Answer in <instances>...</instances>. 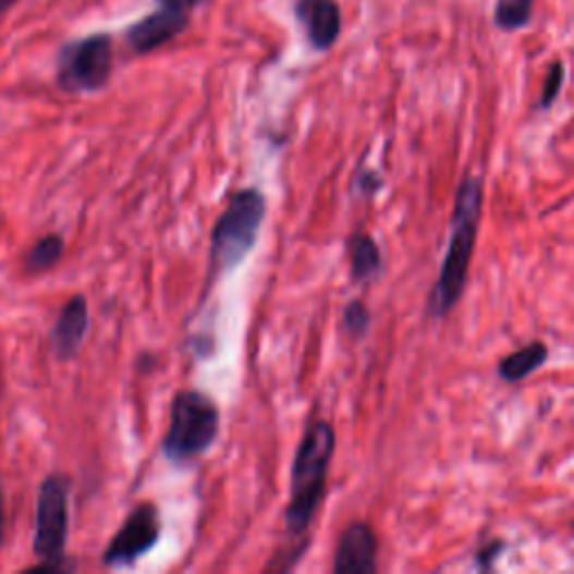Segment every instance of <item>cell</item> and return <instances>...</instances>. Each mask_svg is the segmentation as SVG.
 Masks as SVG:
<instances>
[{"label":"cell","mask_w":574,"mask_h":574,"mask_svg":"<svg viewBox=\"0 0 574 574\" xmlns=\"http://www.w3.org/2000/svg\"><path fill=\"white\" fill-rule=\"evenodd\" d=\"M65 252V241L59 234H48L38 239L25 254V272L27 274H44L59 265Z\"/></svg>","instance_id":"5bb4252c"},{"label":"cell","mask_w":574,"mask_h":574,"mask_svg":"<svg viewBox=\"0 0 574 574\" xmlns=\"http://www.w3.org/2000/svg\"><path fill=\"white\" fill-rule=\"evenodd\" d=\"M534 0H499L493 10V21L501 29L514 32L529 23Z\"/></svg>","instance_id":"9a60e30c"},{"label":"cell","mask_w":574,"mask_h":574,"mask_svg":"<svg viewBox=\"0 0 574 574\" xmlns=\"http://www.w3.org/2000/svg\"><path fill=\"white\" fill-rule=\"evenodd\" d=\"M334 449V427L328 419H313L294 453L290 501L285 508V529L296 541L313 527V521L323 503Z\"/></svg>","instance_id":"7a4b0ae2"},{"label":"cell","mask_w":574,"mask_h":574,"mask_svg":"<svg viewBox=\"0 0 574 574\" xmlns=\"http://www.w3.org/2000/svg\"><path fill=\"white\" fill-rule=\"evenodd\" d=\"M267 216V198L260 188L245 186L229 198L227 209L213 224L209 247V274L234 272L258 243Z\"/></svg>","instance_id":"3957f363"},{"label":"cell","mask_w":574,"mask_h":574,"mask_svg":"<svg viewBox=\"0 0 574 574\" xmlns=\"http://www.w3.org/2000/svg\"><path fill=\"white\" fill-rule=\"evenodd\" d=\"M220 433L218 404L196 391H178L171 402V423L162 438V451L175 465H186L207 453Z\"/></svg>","instance_id":"277c9868"},{"label":"cell","mask_w":574,"mask_h":574,"mask_svg":"<svg viewBox=\"0 0 574 574\" xmlns=\"http://www.w3.org/2000/svg\"><path fill=\"white\" fill-rule=\"evenodd\" d=\"M341 326H343V332H346L353 341H362L373 326V315L368 310V305L359 298L351 301L346 308H343Z\"/></svg>","instance_id":"2e32d148"},{"label":"cell","mask_w":574,"mask_h":574,"mask_svg":"<svg viewBox=\"0 0 574 574\" xmlns=\"http://www.w3.org/2000/svg\"><path fill=\"white\" fill-rule=\"evenodd\" d=\"M379 539L370 523L353 521L341 532L332 572L334 574H375L379 570L377 563Z\"/></svg>","instance_id":"ba28073f"},{"label":"cell","mask_w":574,"mask_h":574,"mask_svg":"<svg viewBox=\"0 0 574 574\" xmlns=\"http://www.w3.org/2000/svg\"><path fill=\"white\" fill-rule=\"evenodd\" d=\"M505 550H508V544L503 539H491V541H487L474 554L476 570H485V572L493 570L496 563H499V559L505 554Z\"/></svg>","instance_id":"ac0fdd59"},{"label":"cell","mask_w":574,"mask_h":574,"mask_svg":"<svg viewBox=\"0 0 574 574\" xmlns=\"http://www.w3.org/2000/svg\"><path fill=\"white\" fill-rule=\"evenodd\" d=\"M191 25V14L158 5L156 12H150L142 21L129 27L126 32V44L137 54H148L164 48L167 44L175 41V38L186 32Z\"/></svg>","instance_id":"9c48e42d"},{"label":"cell","mask_w":574,"mask_h":574,"mask_svg":"<svg viewBox=\"0 0 574 574\" xmlns=\"http://www.w3.org/2000/svg\"><path fill=\"white\" fill-rule=\"evenodd\" d=\"M483 180L478 175H465L455 194V205L449 222V245L440 265V274L427 298L429 317L433 319H444L447 315H451L467 290L469 267L474 260L478 229L483 220Z\"/></svg>","instance_id":"6da1fadb"},{"label":"cell","mask_w":574,"mask_h":574,"mask_svg":"<svg viewBox=\"0 0 574 574\" xmlns=\"http://www.w3.org/2000/svg\"><path fill=\"white\" fill-rule=\"evenodd\" d=\"M205 3H209V0H158V5H167L186 14H194Z\"/></svg>","instance_id":"ffe728a7"},{"label":"cell","mask_w":574,"mask_h":574,"mask_svg":"<svg viewBox=\"0 0 574 574\" xmlns=\"http://www.w3.org/2000/svg\"><path fill=\"white\" fill-rule=\"evenodd\" d=\"M70 478L65 474H50L44 478L36 496L34 554L38 570H68L65 548L70 537Z\"/></svg>","instance_id":"5b68a950"},{"label":"cell","mask_w":574,"mask_h":574,"mask_svg":"<svg viewBox=\"0 0 574 574\" xmlns=\"http://www.w3.org/2000/svg\"><path fill=\"white\" fill-rule=\"evenodd\" d=\"M550 357V351L544 341L534 339L525 343L523 349L505 355L499 366H496V373L505 381V384H518V381L527 379L532 373H537L539 368L546 366Z\"/></svg>","instance_id":"4fadbf2b"},{"label":"cell","mask_w":574,"mask_h":574,"mask_svg":"<svg viewBox=\"0 0 574 574\" xmlns=\"http://www.w3.org/2000/svg\"><path fill=\"white\" fill-rule=\"evenodd\" d=\"M565 84V68L561 61H554L550 65V72L546 76V82H544V90H541V97H539V108L541 110H548L552 108V103L559 99L561 95V88Z\"/></svg>","instance_id":"e0dca14e"},{"label":"cell","mask_w":574,"mask_h":574,"mask_svg":"<svg viewBox=\"0 0 574 574\" xmlns=\"http://www.w3.org/2000/svg\"><path fill=\"white\" fill-rule=\"evenodd\" d=\"M114 70L112 36L97 32L76 38L61 48L57 57V84L63 93L88 95L108 86Z\"/></svg>","instance_id":"8992f818"},{"label":"cell","mask_w":574,"mask_h":574,"mask_svg":"<svg viewBox=\"0 0 574 574\" xmlns=\"http://www.w3.org/2000/svg\"><path fill=\"white\" fill-rule=\"evenodd\" d=\"M572 534H574V523H572Z\"/></svg>","instance_id":"603a6c76"},{"label":"cell","mask_w":574,"mask_h":574,"mask_svg":"<svg viewBox=\"0 0 574 574\" xmlns=\"http://www.w3.org/2000/svg\"><path fill=\"white\" fill-rule=\"evenodd\" d=\"M88 328H90L88 298L84 294H74L59 310V317L50 334L57 359L70 362L80 355Z\"/></svg>","instance_id":"30bf717a"},{"label":"cell","mask_w":574,"mask_h":574,"mask_svg":"<svg viewBox=\"0 0 574 574\" xmlns=\"http://www.w3.org/2000/svg\"><path fill=\"white\" fill-rule=\"evenodd\" d=\"M355 194L362 198H375L381 188H384V178H381L375 169H359L353 182Z\"/></svg>","instance_id":"d6986e66"},{"label":"cell","mask_w":574,"mask_h":574,"mask_svg":"<svg viewBox=\"0 0 574 574\" xmlns=\"http://www.w3.org/2000/svg\"><path fill=\"white\" fill-rule=\"evenodd\" d=\"M16 3H19V0H0V14L8 12V10H12Z\"/></svg>","instance_id":"7402d4cb"},{"label":"cell","mask_w":574,"mask_h":574,"mask_svg":"<svg viewBox=\"0 0 574 574\" xmlns=\"http://www.w3.org/2000/svg\"><path fill=\"white\" fill-rule=\"evenodd\" d=\"M160 534V510L156 503L144 501L131 510L124 525L114 532V537L101 554V563L106 567H129L158 546Z\"/></svg>","instance_id":"52a82bcc"},{"label":"cell","mask_w":574,"mask_h":574,"mask_svg":"<svg viewBox=\"0 0 574 574\" xmlns=\"http://www.w3.org/2000/svg\"><path fill=\"white\" fill-rule=\"evenodd\" d=\"M346 249L351 258V277L355 283L366 285L381 277V270H384V256H381V249L370 234L355 232L349 239Z\"/></svg>","instance_id":"7c38bea8"},{"label":"cell","mask_w":574,"mask_h":574,"mask_svg":"<svg viewBox=\"0 0 574 574\" xmlns=\"http://www.w3.org/2000/svg\"><path fill=\"white\" fill-rule=\"evenodd\" d=\"M5 532H8V514H5V489L0 485V548L5 544Z\"/></svg>","instance_id":"44dd1931"},{"label":"cell","mask_w":574,"mask_h":574,"mask_svg":"<svg viewBox=\"0 0 574 574\" xmlns=\"http://www.w3.org/2000/svg\"><path fill=\"white\" fill-rule=\"evenodd\" d=\"M296 19L315 50H330L341 34V10L334 0H296Z\"/></svg>","instance_id":"8fae6325"}]
</instances>
